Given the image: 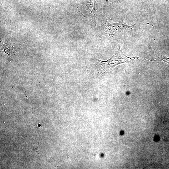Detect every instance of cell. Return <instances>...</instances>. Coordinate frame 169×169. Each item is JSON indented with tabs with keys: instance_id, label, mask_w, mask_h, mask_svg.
<instances>
[{
	"instance_id": "cell-1",
	"label": "cell",
	"mask_w": 169,
	"mask_h": 169,
	"mask_svg": "<svg viewBox=\"0 0 169 169\" xmlns=\"http://www.w3.org/2000/svg\"><path fill=\"white\" fill-rule=\"evenodd\" d=\"M141 57L130 58L123 53L120 46L115 52L112 56L106 61L100 60L98 62V71L100 75L106 74L118 64L123 63L134 62L142 59Z\"/></svg>"
},
{
	"instance_id": "cell-2",
	"label": "cell",
	"mask_w": 169,
	"mask_h": 169,
	"mask_svg": "<svg viewBox=\"0 0 169 169\" xmlns=\"http://www.w3.org/2000/svg\"><path fill=\"white\" fill-rule=\"evenodd\" d=\"M132 26L127 25L123 21L110 24V28L112 31L111 38L117 40L122 39L127 32L132 28Z\"/></svg>"
},
{
	"instance_id": "cell-3",
	"label": "cell",
	"mask_w": 169,
	"mask_h": 169,
	"mask_svg": "<svg viewBox=\"0 0 169 169\" xmlns=\"http://www.w3.org/2000/svg\"><path fill=\"white\" fill-rule=\"evenodd\" d=\"M161 60L169 65V58L164 57L161 59Z\"/></svg>"
}]
</instances>
